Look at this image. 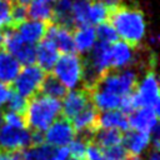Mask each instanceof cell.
I'll list each match as a JSON object with an SVG mask.
<instances>
[{"label": "cell", "mask_w": 160, "mask_h": 160, "mask_svg": "<svg viewBox=\"0 0 160 160\" xmlns=\"http://www.w3.org/2000/svg\"><path fill=\"white\" fill-rule=\"evenodd\" d=\"M108 21L112 25L118 36L132 48L139 46L145 38V16L144 12L135 5L120 4L114 9H110Z\"/></svg>", "instance_id": "1"}, {"label": "cell", "mask_w": 160, "mask_h": 160, "mask_svg": "<svg viewBox=\"0 0 160 160\" xmlns=\"http://www.w3.org/2000/svg\"><path fill=\"white\" fill-rule=\"evenodd\" d=\"M61 114V102L58 99L36 94L28 99L26 109L22 115L25 126L29 130L45 131Z\"/></svg>", "instance_id": "2"}, {"label": "cell", "mask_w": 160, "mask_h": 160, "mask_svg": "<svg viewBox=\"0 0 160 160\" xmlns=\"http://www.w3.org/2000/svg\"><path fill=\"white\" fill-rule=\"evenodd\" d=\"M139 81L138 71L132 68L121 70H108L94 88H100L118 96H124L135 90ZM92 88V89H94ZM91 89V90H92Z\"/></svg>", "instance_id": "3"}, {"label": "cell", "mask_w": 160, "mask_h": 160, "mask_svg": "<svg viewBox=\"0 0 160 160\" xmlns=\"http://www.w3.org/2000/svg\"><path fill=\"white\" fill-rule=\"evenodd\" d=\"M51 71L66 89H75L82 80V58L74 52L62 54Z\"/></svg>", "instance_id": "4"}, {"label": "cell", "mask_w": 160, "mask_h": 160, "mask_svg": "<svg viewBox=\"0 0 160 160\" xmlns=\"http://www.w3.org/2000/svg\"><path fill=\"white\" fill-rule=\"evenodd\" d=\"M46 72L36 65H26L20 70L15 80L12 81V90L25 99H30L40 92L41 84Z\"/></svg>", "instance_id": "5"}, {"label": "cell", "mask_w": 160, "mask_h": 160, "mask_svg": "<svg viewBox=\"0 0 160 160\" xmlns=\"http://www.w3.org/2000/svg\"><path fill=\"white\" fill-rule=\"evenodd\" d=\"M135 94L140 106H149L159 111L160 94H159V81L155 72V68H149L135 88Z\"/></svg>", "instance_id": "6"}, {"label": "cell", "mask_w": 160, "mask_h": 160, "mask_svg": "<svg viewBox=\"0 0 160 160\" xmlns=\"http://www.w3.org/2000/svg\"><path fill=\"white\" fill-rule=\"evenodd\" d=\"M45 131V142L54 148L68 146L69 142L72 141L76 136V131L71 121L65 119L64 116L58 118Z\"/></svg>", "instance_id": "7"}, {"label": "cell", "mask_w": 160, "mask_h": 160, "mask_svg": "<svg viewBox=\"0 0 160 160\" xmlns=\"http://www.w3.org/2000/svg\"><path fill=\"white\" fill-rule=\"evenodd\" d=\"M30 145L31 139L28 128H12L6 124L0 128V146L2 151L24 150Z\"/></svg>", "instance_id": "8"}, {"label": "cell", "mask_w": 160, "mask_h": 160, "mask_svg": "<svg viewBox=\"0 0 160 160\" xmlns=\"http://www.w3.org/2000/svg\"><path fill=\"white\" fill-rule=\"evenodd\" d=\"M136 48L119 40L110 44V70H121L126 66H134L136 61Z\"/></svg>", "instance_id": "9"}, {"label": "cell", "mask_w": 160, "mask_h": 160, "mask_svg": "<svg viewBox=\"0 0 160 160\" xmlns=\"http://www.w3.org/2000/svg\"><path fill=\"white\" fill-rule=\"evenodd\" d=\"M158 116H159V111H156L155 109L149 106H140L129 114V118H128L129 128L132 130L150 134L152 129L156 125H159Z\"/></svg>", "instance_id": "10"}, {"label": "cell", "mask_w": 160, "mask_h": 160, "mask_svg": "<svg viewBox=\"0 0 160 160\" xmlns=\"http://www.w3.org/2000/svg\"><path fill=\"white\" fill-rule=\"evenodd\" d=\"M45 38L51 40L54 42V45L56 46V49L59 51H61L62 54H69V52L75 51L72 32H71V29H69V28H65L62 25L50 21L48 24Z\"/></svg>", "instance_id": "11"}, {"label": "cell", "mask_w": 160, "mask_h": 160, "mask_svg": "<svg viewBox=\"0 0 160 160\" xmlns=\"http://www.w3.org/2000/svg\"><path fill=\"white\" fill-rule=\"evenodd\" d=\"M62 99L64 101L61 104V115L68 120H71L91 100L90 92L85 89H79L66 92V95Z\"/></svg>", "instance_id": "12"}, {"label": "cell", "mask_w": 160, "mask_h": 160, "mask_svg": "<svg viewBox=\"0 0 160 160\" xmlns=\"http://www.w3.org/2000/svg\"><path fill=\"white\" fill-rule=\"evenodd\" d=\"M50 21H40V20H25L19 24L15 29L20 36V39L26 44H38L45 38L48 24Z\"/></svg>", "instance_id": "13"}, {"label": "cell", "mask_w": 160, "mask_h": 160, "mask_svg": "<svg viewBox=\"0 0 160 160\" xmlns=\"http://www.w3.org/2000/svg\"><path fill=\"white\" fill-rule=\"evenodd\" d=\"M36 51V60L39 64V68H41L45 72H51L58 58H59V50L54 45V42L46 38H44L41 41L38 42V46L35 48Z\"/></svg>", "instance_id": "14"}, {"label": "cell", "mask_w": 160, "mask_h": 160, "mask_svg": "<svg viewBox=\"0 0 160 160\" xmlns=\"http://www.w3.org/2000/svg\"><path fill=\"white\" fill-rule=\"evenodd\" d=\"M121 144L124 145V148L126 149V151L129 154L140 155L141 152H144L148 149L149 144H151L150 134L129 129L122 135V142Z\"/></svg>", "instance_id": "15"}, {"label": "cell", "mask_w": 160, "mask_h": 160, "mask_svg": "<svg viewBox=\"0 0 160 160\" xmlns=\"http://www.w3.org/2000/svg\"><path fill=\"white\" fill-rule=\"evenodd\" d=\"M72 30H74L72 39H74L75 50H78L80 54H86L96 41V34L94 26L82 25V26H76Z\"/></svg>", "instance_id": "16"}, {"label": "cell", "mask_w": 160, "mask_h": 160, "mask_svg": "<svg viewBox=\"0 0 160 160\" xmlns=\"http://www.w3.org/2000/svg\"><path fill=\"white\" fill-rule=\"evenodd\" d=\"M21 70V64L9 52L0 49V82L10 85Z\"/></svg>", "instance_id": "17"}, {"label": "cell", "mask_w": 160, "mask_h": 160, "mask_svg": "<svg viewBox=\"0 0 160 160\" xmlns=\"http://www.w3.org/2000/svg\"><path fill=\"white\" fill-rule=\"evenodd\" d=\"M98 126L99 128H109V129H118L120 131L129 130V121L126 114L122 111L115 109V110H108L99 112L98 119Z\"/></svg>", "instance_id": "18"}, {"label": "cell", "mask_w": 160, "mask_h": 160, "mask_svg": "<svg viewBox=\"0 0 160 160\" xmlns=\"http://www.w3.org/2000/svg\"><path fill=\"white\" fill-rule=\"evenodd\" d=\"M92 104L99 111H108V110H115L119 109L120 105V96L111 94L106 90H102L100 88H94L89 91Z\"/></svg>", "instance_id": "19"}, {"label": "cell", "mask_w": 160, "mask_h": 160, "mask_svg": "<svg viewBox=\"0 0 160 160\" xmlns=\"http://www.w3.org/2000/svg\"><path fill=\"white\" fill-rule=\"evenodd\" d=\"M122 131L118 129H109V128H98L91 138L90 141L96 144L100 149H105L112 145H118L122 142Z\"/></svg>", "instance_id": "20"}, {"label": "cell", "mask_w": 160, "mask_h": 160, "mask_svg": "<svg viewBox=\"0 0 160 160\" xmlns=\"http://www.w3.org/2000/svg\"><path fill=\"white\" fill-rule=\"evenodd\" d=\"M71 8H72V0H55V4L52 5L51 21L72 30L74 21L71 15Z\"/></svg>", "instance_id": "21"}, {"label": "cell", "mask_w": 160, "mask_h": 160, "mask_svg": "<svg viewBox=\"0 0 160 160\" xmlns=\"http://www.w3.org/2000/svg\"><path fill=\"white\" fill-rule=\"evenodd\" d=\"M55 148L44 142L40 145H31L21 150V160H55Z\"/></svg>", "instance_id": "22"}, {"label": "cell", "mask_w": 160, "mask_h": 160, "mask_svg": "<svg viewBox=\"0 0 160 160\" xmlns=\"http://www.w3.org/2000/svg\"><path fill=\"white\" fill-rule=\"evenodd\" d=\"M28 8V16L31 20L51 21L52 19V5L46 0H31Z\"/></svg>", "instance_id": "23"}, {"label": "cell", "mask_w": 160, "mask_h": 160, "mask_svg": "<svg viewBox=\"0 0 160 160\" xmlns=\"http://www.w3.org/2000/svg\"><path fill=\"white\" fill-rule=\"evenodd\" d=\"M66 92H68V89L51 72L45 75L44 81H42L41 88H40V94H44L46 96L60 100L66 95Z\"/></svg>", "instance_id": "24"}, {"label": "cell", "mask_w": 160, "mask_h": 160, "mask_svg": "<svg viewBox=\"0 0 160 160\" xmlns=\"http://www.w3.org/2000/svg\"><path fill=\"white\" fill-rule=\"evenodd\" d=\"M89 4L90 1H86V0H72L71 15L74 21V28L90 25L89 24Z\"/></svg>", "instance_id": "25"}, {"label": "cell", "mask_w": 160, "mask_h": 160, "mask_svg": "<svg viewBox=\"0 0 160 160\" xmlns=\"http://www.w3.org/2000/svg\"><path fill=\"white\" fill-rule=\"evenodd\" d=\"M109 8L99 1H94L89 4V24L98 25L102 21H108Z\"/></svg>", "instance_id": "26"}, {"label": "cell", "mask_w": 160, "mask_h": 160, "mask_svg": "<svg viewBox=\"0 0 160 160\" xmlns=\"http://www.w3.org/2000/svg\"><path fill=\"white\" fill-rule=\"evenodd\" d=\"M95 34L99 41L105 42V44H112L119 40L118 32L115 31V29L109 21H102L98 24V28L95 29Z\"/></svg>", "instance_id": "27"}, {"label": "cell", "mask_w": 160, "mask_h": 160, "mask_svg": "<svg viewBox=\"0 0 160 160\" xmlns=\"http://www.w3.org/2000/svg\"><path fill=\"white\" fill-rule=\"evenodd\" d=\"M14 58L21 64V66H26V65H32L36 60V51H35V46L31 44H24L19 51L14 55Z\"/></svg>", "instance_id": "28"}, {"label": "cell", "mask_w": 160, "mask_h": 160, "mask_svg": "<svg viewBox=\"0 0 160 160\" xmlns=\"http://www.w3.org/2000/svg\"><path fill=\"white\" fill-rule=\"evenodd\" d=\"M26 18H28V6L18 1H14L10 6V25L9 26L16 28L19 24L25 21Z\"/></svg>", "instance_id": "29"}, {"label": "cell", "mask_w": 160, "mask_h": 160, "mask_svg": "<svg viewBox=\"0 0 160 160\" xmlns=\"http://www.w3.org/2000/svg\"><path fill=\"white\" fill-rule=\"evenodd\" d=\"M6 104H8V110L18 112L20 115H24L25 109H26V104H28V99H25L24 96L19 95L16 91L11 90V94H10Z\"/></svg>", "instance_id": "30"}, {"label": "cell", "mask_w": 160, "mask_h": 160, "mask_svg": "<svg viewBox=\"0 0 160 160\" xmlns=\"http://www.w3.org/2000/svg\"><path fill=\"white\" fill-rule=\"evenodd\" d=\"M101 150H102V155L105 160H125L126 156L129 155V152L126 151L122 144L112 145V146H109Z\"/></svg>", "instance_id": "31"}, {"label": "cell", "mask_w": 160, "mask_h": 160, "mask_svg": "<svg viewBox=\"0 0 160 160\" xmlns=\"http://www.w3.org/2000/svg\"><path fill=\"white\" fill-rule=\"evenodd\" d=\"M89 140H86L84 136H79L70 141L68 145V149L70 151V156L71 158H85V149H86V144Z\"/></svg>", "instance_id": "32"}, {"label": "cell", "mask_w": 160, "mask_h": 160, "mask_svg": "<svg viewBox=\"0 0 160 160\" xmlns=\"http://www.w3.org/2000/svg\"><path fill=\"white\" fill-rule=\"evenodd\" d=\"M4 121H5L6 125L12 126V128H20V129L26 128L22 115L18 114V112H14V111H10V110L4 111Z\"/></svg>", "instance_id": "33"}, {"label": "cell", "mask_w": 160, "mask_h": 160, "mask_svg": "<svg viewBox=\"0 0 160 160\" xmlns=\"http://www.w3.org/2000/svg\"><path fill=\"white\" fill-rule=\"evenodd\" d=\"M85 159L86 160H105L102 155V150L94 144L92 141H88L86 149H85Z\"/></svg>", "instance_id": "34"}, {"label": "cell", "mask_w": 160, "mask_h": 160, "mask_svg": "<svg viewBox=\"0 0 160 160\" xmlns=\"http://www.w3.org/2000/svg\"><path fill=\"white\" fill-rule=\"evenodd\" d=\"M10 6L9 1L0 0V28L10 25Z\"/></svg>", "instance_id": "35"}, {"label": "cell", "mask_w": 160, "mask_h": 160, "mask_svg": "<svg viewBox=\"0 0 160 160\" xmlns=\"http://www.w3.org/2000/svg\"><path fill=\"white\" fill-rule=\"evenodd\" d=\"M11 86L4 82H0V108L8 101L10 94H11Z\"/></svg>", "instance_id": "36"}, {"label": "cell", "mask_w": 160, "mask_h": 160, "mask_svg": "<svg viewBox=\"0 0 160 160\" xmlns=\"http://www.w3.org/2000/svg\"><path fill=\"white\" fill-rule=\"evenodd\" d=\"M54 155H55V160H69V159L71 158L68 146H59V148H55Z\"/></svg>", "instance_id": "37"}, {"label": "cell", "mask_w": 160, "mask_h": 160, "mask_svg": "<svg viewBox=\"0 0 160 160\" xmlns=\"http://www.w3.org/2000/svg\"><path fill=\"white\" fill-rule=\"evenodd\" d=\"M0 160H21V150L18 151H1Z\"/></svg>", "instance_id": "38"}, {"label": "cell", "mask_w": 160, "mask_h": 160, "mask_svg": "<svg viewBox=\"0 0 160 160\" xmlns=\"http://www.w3.org/2000/svg\"><path fill=\"white\" fill-rule=\"evenodd\" d=\"M96 1L104 4L106 8H109V10L110 9H114L115 6H118V5L121 4V0H96Z\"/></svg>", "instance_id": "39"}, {"label": "cell", "mask_w": 160, "mask_h": 160, "mask_svg": "<svg viewBox=\"0 0 160 160\" xmlns=\"http://www.w3.org/2000/svg\"><path fill=\"white\" fill-rule=\"evenodd\" d=\"M149 160H159V152H158V150H155V149L151 150L150 156H149Z\"/></svg>", "instance_id": "40"}, {"label": "cell", "mask_w": 160, "mask_h": 160, "mask_svg": "<svg viewBox=\"0 0 160 160\" xmlns=\"http://www.w3.org/2000/svg\"><path fill=\"white\" fill-rule=\"evenodd\" d=\"M4 124H5V121H4V111L0 110V128H1Z\"/></svg>", "instance_id": "41"}, {"label": "cell", "mask_w": 160, "mask_h": 160, "mask_svg": "<svg viewBox=\"0 0 160 160\" xmlns=\"http://www.w3.org/2000/svg\"><path fill=\"white\" fill-rule=\"evenodd\" d=\"M15 1H18V2H20V4H24V5H28L31 0H15Z\"/></svg>", "instance_id": "42"}, {"label": "cell", "mask_w": 160, "mask_h": 160, "mask_svg": "<svg viewBox=\"0 0 160 160\" xmlns=\"http://www.w3.org/2000/svg\"><path fill=\"white\" fill-rule=\"evenodd\" d=\"M69 160H86V159L85 158H81V159L80 158H70Z\"/></svg>", "instance_id": "43"}, {"label": "cell", "mask_w": 160, "mask_h": 160, "mask_svg": "<svg viewBox=\"0 0 160 160\" xmlns=\"http://www.w3.org/2000/svg\"><path fill=\"white\" fill-rule=\"evenodd\" d=\"M1 44H2V32L0 31V49H1Z\"/></svg>", "instance_id": "44"}, {"label": "cell", "mask_w": 160, "mask_h": 160, "mask_svg": "<svg viewBox=\"0 0 160 160\" xmlns=\"http://www.w3.org/2000/svg\"><path fill=\"white\" fill-rule=\"evenodd\" d=\"M46 1H50V2H52V1H55V0H46Z\"/></svg>", "instance_id": "45"}, {"label": "cell", "mask_w": 160, "mask_h": 160, "mask_svg": "<svg viewBox=\"0 0 160 160\" xmlns=\"http://www.w3.org/2000/svg\"><path fill=\"white\" fill-rule=\"evenodd\" d=\"M5 1H12V0H5Z\"/></svg>", "instance_id": "46"}, {"label": "cell", "mask_w": 160, "mask_h": 160, "mask_svg": "<svg viewBox=\"0 0 160 160\" xmlns=\"http://www.w3.org/2000/svg\"><path fill=\"white\" fill-rule=\"evenodd\" d=\"M86 1H91V0H86Z\"/></svg>", "instance_id": "47"}]
</instances>
